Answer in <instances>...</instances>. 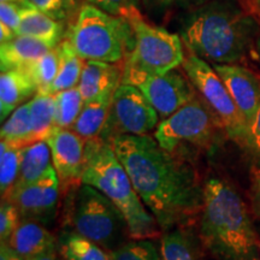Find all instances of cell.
I'll list each match as a JSON object with an SVG mask.
<instances>
[{"label": "cell", "mask_w": 260, "mask_h": 260, "mask_svg": "<svg viewBox=\"0 0 260 260\" xmlns=\"http://www.w3.org/2000/svg\"><path fill=\"white\" fill-rule=\"evenodd\" d=\"M6 243L25 260L58 249V240L46 226L35 220H21Z\"/></svg>", "instance_id": "cell-15"}, {"label": "cell", "mask_w": 260, "mask_h": 260, "mask_svg": "<svg viewBox=\"0 0 260 260\" xmlns=\"http://www.w3.org/2000/svg\"><path fill=\"white\" fill-rule=\"evenodd\" d=\"M160 251L164 260H201L197 239L183 226L165 232L160 240Z\"/></svg>", "instance_id": "cell-23"}, {"label": "cell", "mask_w": 260, "mask_h": 260, "mask_svg": "<svg viewBox=\"0 0 260 260\" xmlns=\"http://www.w3.org/2000/svg\"><path fill=\"white\" fill-rule=\"evenodd\" d=\"M121 83L138 87L161 119L172 115L198 95L187 75L176 69L162 75H148L123 69Z\"/></svg>", "instance_id": "cell-11"}, {"label": "cell", "mask_w": 260, "mask_h": 260, "mask_svg": "<svg viewBox=\"0 0 260 260\" xmlns=\"http://www.w3.org/2000/svg\"><path fill=\"white\" fill-rule=\"evenodd\" d=\"M112 260H164L152 239H132L111 251Z\"/></svg>", "instance_id": "cell-30"}, {"label": "cell", "mask_w": 260, "mask_h": 260, "mask_svg": "<svg viewBox=\"0 0 260 260\" xmlns=\"http://www.w3.org/2000/svg\"><path fill=\"white\" fill-rule=\"evenodd\" d=\"M28 103L34 141H46L58 129L56 124L54 95L37 93Z\"/></svg>", "instance_id": "cell-22"}, {"label": "cell", "mask_w": 260, "mask_h": 260, "mask_svg": "<svg viewBox=\"0 0 260 260\" xmlns=\"http://www.w3.org/2000/svg\"><path fill=\"white\" fill-rule=\"evenodd\" d=\"M249 138H251V149L256 157H260V107L253 119L252 124L249 125Z\"/></svg>", "instance_id": "cell-36"}, {"label": "cell", "mask_w": 260, "mask_h": 260, "mask_svg": "<svg viewBox=\"0 0 260 260\" xmlns=\"http://www.w3.org/2000/svg\"><path fill=\"white\" fill-rule=\"evenodd\" d=\"M207 2H209V0H175V3H176L178 8L188 10V11L199 8V6L204 5L205 3Z\"/></svg>", "instance_id": "cell-39"}, {"label": "cell", "mask_w": 260, "mask_h": 260, "mask_svg": "<svg viewBox=\"0 0 260 260\" xmlns=\"http://www.w3.org/2000/svg\"><path fill=\"white\" fill-rule=\"evenodd\" d=\"M23 147L0 142V191L4 197L14 187L19 175Z\"/></svg>", "instance_id": "cell-29"}, {"label": "cell", "mask_w": 260, "mask_h": 260, "mask_svg": "<svg viewBox=\"0 0 260 260\" xmlns=\"http://www.w3.org/2000/svg\"><path fill=\"white\" fill-rule=\"evenodd\" d=\"M54 95L56 124L58 129H71L84 106V99L77 87L61 90Z\"/></svg>", "instance_id": "cell-28"}, {"label": "cell", "mask_w": 260, "mask_h": 260, "mask_svg": "<svg viewBox=\"0 0 260 260\" xmlns=\"http://www.w3.org/2000/svg\"><path fill=\"white\" fill-rule=\"evenodd\" d=\"M59 191V178L52 167L40 180L23 187L11 188L3 199L11 201L17 207L22 220L45 224L50 223L56 214Z\"/></svg>", "instance_id": "cell-12"}, {"label": "cell", "mask_w": 260, "mask_h": 260, "mask_svg": "<svg viewBox=\"0 0 260 260\" xmlns=\"http://www.w3.org/2000/svg\"><path fill=\"white\" fill-rule=\"evenodd\" d=\"M175 0H142L146 9L151 11H161L168 9Z\"/></svg>", "instance_id": "cell-37"}, {"label": "cell", "mask_w": 260, "mask_h": 260, "mask_svg": "<svg viewBox=\"0 0 260 260\" xmlns=\"http://www.w3.org/2000/svg\"><path fill=\"white\" fill-rule=\"evenodd\" d=\"M58 251L63 260H112L98 243L76 232H64L58 237Z\"/></svg>", "instance_id": "cell-24"}, {"label": "cell", "mask_w": 260, "mask_h": 260, "mask_svg": "<svg viewBox=\"0 0 260 260\" xmlns=\"http://www.w3.org/2000/svg\"><path fill=\"white\" fill-rule=\"evenodd\" d=\"M182 69L199 96L212 111L220 129L224 130L228 138L249 151L251 138L248 124L243 119L226 86L212 65L188 51Z\"/></svg>", "instance_id": "cell-7"}, {"label": "cell", "mask_w": 260, "mask_h": 260, "mask_svg": "<svg viewBox=\"0 0 260 260\" xmlns=\"http://www.w3.org/2000/svg\"><path fill=\"white\" fill-rule=\"evenodd\" d=\"M133 3H134V4L138 6L139 5V0H133Z\"/></svg>", "instance_id": "cell-45"}, {"label": "cell", "mask_w": 260, "mask_h": 260, "mask_svg": "<svg viewBox=\"0 0 260 260\" xmlns=\"http://www.w3.org/2000/svg\"><path fill=\"white\" fill-rule=\"evenodd\" d=\"M123 69L117 63L99 60H84L77 88L82 94L84 103L121 84Z\"/></svg>", "instance_id": "cell-17"}, {"label": "cell", "mask_w": 260, "mask_h": 260, "mask_svg": "<svg viewBox=\"0 0 260 260\" xmlns=\"http://www.w3.org/2000/svg\"><path fill=\"white\" fill-rule=\"evenodd\" d=\"M67 40L84 60L118 63L132 50L134 31L128 19L84 4L70 25Z\"/></svg>", "instance_id": "cell-5"}, {"label": "cell", "mask_w": 260, "mask_h": 260, "mask_svg": "<svg viewBox=\"0 0 260 260\" xmlns=\"http://www.w3.org/2000/svg\"><path fill=\"white\" fill-rule=\"evenodd\" d=\"M259 253H260V242H259Z\"/></svg>", "instance_id": "cell-46"}, {"label": "cell", "mask_w": 260, "mask_h": 260, "mask_svg": "<svg viewBox=\"0 0 260 260\" xmlns=\"http://www.w3.org/2000/svg\"><path fill=\"white\" fill-rule=\"evenodd\" d=\"M188 51L212 64H239L254 51L259 22L240 0H209L188 11L181 25Z\"/></svg>", "instance_id": "cell-2"}, {"label": "cell", "mask_w": 260, "mask_h": 260, "mask_svg": "<svg viewBox=\"0 0 260 260\" xmlns=\"http://www.w3.org/2000/svg\"><path fill=\"white\" fill-rule=\"evenodd\" d=\"M86 3L102 9L107 14L123 17L128 21L140 14L133 0H86Z\"/></svg>", "instance_id": "cell-32"}, {"label": "cell", "mask_w": 260, "mask_h": 260, "mask_svg": "<svg viewBox=\"0 0 260 260\" xmlns=\"http://www.w3.org/2000/svg\"><path fill=\"white\" fill-rule=\"evenodd\" d=\"M21 216L17 207L11 201L3 199L0 206V239L2 242H9L10 237L21 223Z\"/></svg>", "instance_id": "cell-31"}, {"label": "cell", "mask_w": 260, "mask_h": 260, "mask_svg": "<svg viewBox=\"0 0 260 260\" xmlns=\"http://www.w3.org/2000/svg\"><path fill=\"white\" fill-rule=\"evenodd\" d=\"M199 240L219 260H260V241L248 207L235 188L219 177L204 183Z\"/></svg>", "instance_id": "cell-3"}, {"label": "cell", "mask_w": 260, "mask_h": 260, "mask_svg": "<svg viewBox=\"0 0 260 260\" xmlns=\"http://www.w3.org/2000/svg\"><path fill=\"white\" fill-rule=\"evenodd\" d=\"M70 220L74 232L105 249L113 251L129 235L126 220L106 195L87 183L76 187L71 200Z\"/></svg>", "instance_id": "cell-6"}, {"label": "cell", "mask_w": 260, "mask_h": 260, "mask_svg": "<svg viewBox=\"0 0 260 260\" xmlns=\"http://www.w3.org/2000/svg\"><path fill=\"white\" fill-rule=\"evenodd\" d=\"M110 142L162 232L187 225L200 214L204 184L187 160L149 135H116Z\"/></svg>", "instance_id": "cell-1"}, {"label": "cell", "mask_w": 260, "mask_h": 260, "mask_svg": "<svg viewBox=\"0 0 260 260\" xmlns=\"http://www.w3.org/2000/svg\"><path fill=\"white\" fill-rule=\"evenodd\" d=\"M60 51L59 46L52 48L39 58L34 63L29 64L24 70L29 74L34 83L37 84L38 93L50 94L52 83L56 80L59 69Z\"/></svg>", "instance_id": "cell-27"}, {"label": "cell", "mask_w": 260, "mask_h": 260, "mask_svg": "<svg viewBox=\"0 0 260 260\" xmlns=\"http://www.w3.org/2000/svg\"><path fill=\"white\" fill-rule=\"evenodd\" d=\"M2 2L14 3V4L23 6V8H35V6L30 3V0H2Z\"/></svg>", "instance_id": "cell-41"}, {"label": "cell", "mask_w": 260, "mask_h": 260, "mask_svg": "<svg viewBox=\"0 0 260 260\" xmlns=\"http://www.w3.org/2000/svg\"><path fill=\"white\" fill-rule=\"evenodd\" d=\"M77 2H79V0H65V3H67V5H68V8H69V10L74 9L75 6H76Z\"/></svg>", "instance_id": "cell-44"}, {"label": "cell", "mask_w": 260, "mask_h": 260, "mask_svg": "<svg viewBox=\"0 0 260 260\" xmlns=\"http://www.w3.org/2000/svg\"><path fill=\"white\" fill-rule=\"evenodd\" d=\"M253 52H254V54H255V57H256V60H258V63L260 65V34H259L258 39H256L254 51H253Z\"/></svg>", "instance_id": "cell-43"}, {"label": "cell", "mask_w": 260, "mask_h": 260, "mask_svg": "<svg viewBox=\"0 0 260 260\" xmlns=\"http://www.w3.org/2000/svg\"><path fill=\"white\" fill-rule=\"evenodd\" d=\"M63 31L61 21L52 18L37 8H23L22 10L17 35L31 37L57 46L63 37Z\"/></svg>", "instance_id": "cell-20"}, {"label": "cell", "mask_w": 260, "mask_h": 260, "mask_svg": "<svg viewBox=\"0 0 260 260\" xmlns=\"http://www.w3.org/2000/svg\"><path fill=\"white\" fill-rule=\"evenodd\" d=\"M56 46L39 39L17 35L0 46L2 71L24 69Z\"/></svg>", "instance_id": "cell-18"}, {"label": "cell", "mask_w": 260, "mask_h": 260, "mask_svg": "<svg viewBox=\"0 0 260 260\" xmlns=\"http://www.w3.org/2000/svg\"><path fill=\"white\" fill-rule=\"evenodd\" d=\"M59 251L58 249H54V251H50V252H46L44 253V254H40L38 256H34V258L29 259V260H61L59 254Z\"/></svg>", "instance_id": "cell-40"}, {"label": "cell", "mask_w": 260, "mask_h": 260, "mask_svg": "<svg viewBox=\"0 0 260 260\" xmlns=\"http://www.w3.org/2000/svg\"><path fill=\"white\" fill-rule=\"evenodd\" d=\"M30 3L38 10L58 21H64L69 11L65 0H30Z\"/></svg>", "instance_id": "cell-34"}, {"label": "cell", "mask_w": 260, "mask_h": 260, "mask_svg": "<svg viewBox=\"0 0 260 260\" xmlns=\"http://www.w3.org/2000/svg\"><path fill=\"white\" fill-rule=\"evenodd\" d=\"M82 183L96 188L118 207L128 224L130 239L159 236L160 226L136 193L111 142L100 136L86 141Z\"/></svg>", "instance_id": "cell-4"}, {"label": "cell", "mask_w": 260, "mask_h": 260, "mask_svg": "<svg viewBox=\"0 0 260 260\" xmlns=\"http://www.w3.org/2000/svg\"><path fill=\"white\" fill-rule=\"evenodd\" d=\"M251 203L253 212L260 219V168L251 172Z\"/></svg>", "instance_id": "cell-35"}, {"label": "cell", "mask_w": 260, "mask_h": 260, "mask_svg": "<svg viewBox=\"0 0 260 260\" xmlns=\"http://www.w3.org/2000/svg\"><path fill=\"white\" fill-rule=\"evenodd\" d=\"M53 167L50 146L46 141H35L23 147L21 169L14 187L34 183ZM12 187V188H14Z\"/></svg>", "instance_id": "cell-21"}, {"label": "cell", "mask_w": 260, "mask_h": 260, "mask_svg": "<svg viewBox=\"0 0 260 260\" xmlns=\"http://www.w3.org/2000/svg\"><path fill=\"white\" fill-rule=\"evenodd\" d=\"M0 260H25L18 254L15 249L10 247L9 243L2 242V247H0Z\"/></svg>", "instance_id": "cell-38"}, {"label": "cell", "mask_w": 260, "mask_h": 260, "mask_svg": "<svg viewBox=\"0 0 260 260\" xmlns=\"http://www.w3.org/2000/svg\"><path fill=\"white\" fill-rule=\"evenodd\" d=\"M50 146L52 162L59 178L60 191L82 183L86 140L73 129H57L46 140Z\"/></svg>", "instance_id": "cell-13"}, {"label": "cell", "mask_w": 260, "mask_h": 260, "mask_svg": "<svg viewBox=\"0 0 260 260\" xmlns=\"http://www.w3.org/2000/svg\"><path fill=\"white\" fill-rule=\"evenodd\" d=\"M212 67L249 128L260 107V77L240 64H212Z\"/></svg>", "instance_id": "cell-14"}, {"label": "cell", "mask_w": 260, "mask_h": 260, "mask_svg": "<svg viewBox=\"0 0 260 260\" xmlns=\"http://www.w3.org/2000/svg\"><path fill=\"white\" fill-rule=\"evenodd\" d=\"M129 22L134 31V42L126 54L123 69L162 75L182 67L186 53L181 37L146 23L140 14Z\"/></svg>", "instance_id": "cell-8"}, {"label": "cell", "mask_w": 260, "mask_h": 260, "mask_svg": "<svg viewBox=\"0 0 260 260\" xmlns=\"http://www.w3.org/2000/svg\"><path fill=\"white\" fill-rule=\"evenodd\" d=\"M2 141L17 147H25L34 141L32 129L29 116V103H25L15 110L5 119L2 125Z\"/></svg>", "instance_id": "cell-26"}, {"label": "cell", "mask_w": 260, "mask_h": 260, "mask_svg": "<svg viewBox=\"0 0 260 260\" xmlns=\"http://www.w3.org/2000/svg\"><path fill=\"white\" fill-rule=\"evenodd\" d=\"M23 6L14 3L0 2V24L8 27L17 35V30L21 23V14Z\"/></svg>", "instance_id": "cell-33"}, {"label": "cell", "mask_w": 260, "mask_h": 260, "mask_svg": "<svg viewBox=\"0 0 260 260\" xmlns=\"http://www.w3.org/2000/svg\"><path fill=\"white\" fill-rule=\"evenodd\" d=\"M218 128L217 118L198 94L177 111L161 119L153 138L165 151L178 155L188 146L210 147Z\"/></svg>", "instance_id": "cell-9"}, {"label": "cell", "mask_w": 260, "mask_h": 260, "mask_svg": "<svg viewBox=\"0 0 260 260\" xmlns=\"http://www.w3.org/2000/svg\"><path fill=\"white\" fill-rule=\"evenodd\" d=\"M115 90L116 88H111L89 102L84 103L82 111L71 128L83 140L87 141L98 138L103 133L109 117Z\"/></svg>", "instance_id": "cell-19"}, {"label": "cell", "mask_w": 260, "mask_h": 260, "mask_svg": "<svg viewBox=\"0 0 260 260\" xmlns=\"http://www.w3.org/2000/svg\"><path fill=\"white\" fill-rule=\"evenodd\" d=\"M38 93L37 84L24 69L2 71L0 76V119L4 122L17 107Z\"/></svg>", "instance_id": "cell-16"}, {"label": "cell", "mask_w": 260, "mask_h": 260, "mask_svg": "<svg viewBox=\"0 0 260 260\" xmlns=\"http://www.w3.org/2000/svg\"><path fill=\"white\" fill-rule=\"evenodd\" d=\"M58 46L60 51L59 69L56 80L52 83L50 94L77 87L84 64V59L76 53L69 41H61Z\"/></svg>", "instance_id": "cell-25"}, {"label": "cell", "mask_w": 260, "mask_h": 260, "mask_svg": "<svg viewBox=\"0 0 260 260\" xmlns=\"http://www.w3.org/2000/svg\"><path fill=\"white\" fill-rule=\"evenodd\" d=\"M259 161H260V157H259Z\"/></svg>", "instance_id": "cell-47"}, {"label": "cell", "mask_w": 260, "mask_h": 260, "mask_svg": "<svg viewBox=\"0 0 260 260\" xmlns=\"http://www.w3.org/2000/svg\"><path fill=\"white\" fill-rule=\"evenodd\" d=\"M158 112L138 87L121 83L113 94L109 117L100 138L116 135H148L159 124Z\"/></svg>", "instance_id": "cell-10"}, {"label": "cell", "mask_w": 260, "mask_h": 260, "mask_svg": "<svg viewBox=\"0 0 260 260\" xmlns=\"http://www.w3.org/2000/svg\"><path fill=\"white\" fill-rule=\"evenodd\" d=\"M249 3H251V8L254 14L260 18V0H249Z\"/></svg>", "instance_id": "cell-42"}]
</instances>
